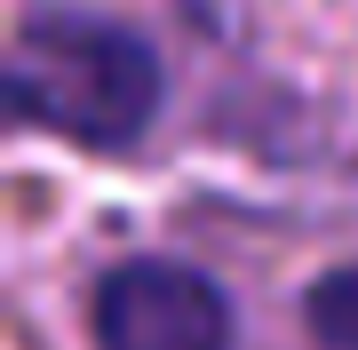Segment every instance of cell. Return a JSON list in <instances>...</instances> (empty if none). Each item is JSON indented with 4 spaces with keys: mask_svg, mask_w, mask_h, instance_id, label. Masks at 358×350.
Wrapping results in <instances>:
<instances>
[{
    "mask_svg": "<svg viewBox=\"0 0 358 350\" xmlns=\"http://www.w3.org/2000/svg\"><path fill=\"white\" fill-rule=\"evenodd\" d=\"M8 96L24 128H48L88 152H120L159 112V64L136 32L80 8H32L8 56Z\"/></svg>",
    "mask_w": 358,
    "mask_h": 350,
    "instance_id": "6da1fadb",
    "label": "cell"
},
{
    "mask_svg": "<svg viewBox=\"0 0 358 350\" xmlns=\"http://www.w3.org/2000/svg\"><path fill=\"white\" fill-rule=\"evenodd\" d=\"M96 350H231V311L192 263H120L96 286Z\"/></svg>",
    "mask_w": 358,
    "mask_h": 350,
    "instance_id": "7a4b0ae2",
    "label": "cell"
},
{
    "mask_svg": "<svg viewBox=\"0 0 358 350\" xmlns=\"http://www.w3.org/2000/svg\"><path fill=\"white\" fill-rule=\"evenodd\" d=\"M303 319H310V335H319L327 350H358V263H343V271H327L319 286H310Z\"/></svg>",
    "mask_w": 358,
    "mask_h": 350,
    "instance_id": "3957f363",
    "label": "cell"
}]
</instances>
